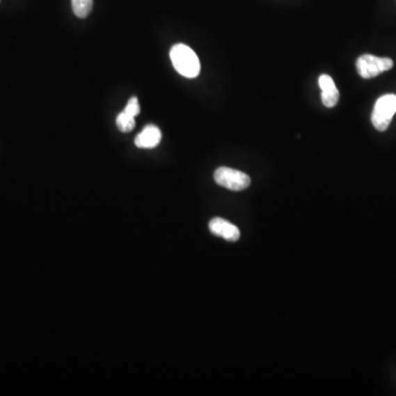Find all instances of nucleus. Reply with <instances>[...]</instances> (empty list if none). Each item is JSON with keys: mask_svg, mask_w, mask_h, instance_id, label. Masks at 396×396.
I'll list each match as a JSON object with an SVG mask.
<instances>
[{"mask_svg": "<svg viewBox=\"0 0 396 396\" xmlns=\"http://www.w3.org/2000/svg\"><path fill=\"white\" fill-rule=\"evenodd\" d=\"M174 68L187 79H195L200 72V63L196 53L185 45H175L170 52Z\"/></svg>", "mask_w": 396, "mask_h": 396, "instance_id": "nucleus-1", "label": "nucleus"}, {"mask_svg": "<svg viewBox=\"0 0 396 396\" xmlns=\"http://www.w3.org/2000/svg\"><path fill=\"white\" fill-rule=\"evenodd\" d=\"M395 113L396 95H384L375 102L372 117H371L373 126L379 132H386L388 126L391 125L392 119Z\"/></svg>", "mask_w": 396, "mask_h": 396, "instance_id": "nucleus-2", "label": "nucleus"}, {"mask_svg": "<svg viewBox=\"0 0 396 396\" xmlns=\"http://www.w3.org/2000/svg\"><path fill=\"white\" fill-rule=\"evenodd\" d=\"M214 179L218 185L230 189V191H235V192L247 189L251 184L249 175L241 171L226 168V166L218 168L214 174Z\"/></svg>", "mask_w": 396, "mask_h": 396, "instance_id": "nucleus-3", "label": "nucleus"}, {"mask_svg": "<svg viewBox=\"0 0 396 396\" xmlns=\"http://www.w3.org/2000/svg\"><path fill=\"white\" fill-rule=\"evenodd\" d=\"M357 71L360 77L369 79L377 77L393 68V61L388 58H379L371 54H363L357 60Z\"/></svg>", "mask_w": 396, "mask_h": 396, "instance_id": "nucleus-4", "label": "nucleus"}, {"mask_svg": "<svg viewBox=\"0 0 396 396\" xmlns=\"http://www.w3.org/2000/svg\"><path fill=\"white\" fill-rule=\"evenodd\" d=\"M209 230L215 236L221 237L225 240L235 242L240 239V230L234 223L225 221L223 218H214L209 223Z\"/></svg>", "mask_w": 396, "mask_h": 396, "instance_id": "nucleus-5", "label": "nucleus"}, {"mask_svg": "<svg viewBox=\"0 0 396 396\" xmlns=\"http://www.w3.org/2000/svg\"><path fill=\"white\" fill-rule=\"evenodd\" d=\"M320 90H322V102L327 108H333L337 105L339 100V90L331 77L327 74L320 75L318 79Z\"/></svg>", "mask_w": 396, "mask_h": 396, "instance_id": "nucleus-6", "label": "nucleus"}, {"mask_svg": "<svg viewBox=\"0 0 396 396\" xmlns=\"http://www.w3.org/2000/svg\"><path fill=\"white\" fill-rule=\"evenodd\" d=\"M162 134L158 127L150 125L145 127L138 136H136L134 143L136 147L141 149H153L160 143Z\"/></svg>", "mask_w": 396, "mask_h": 396, "instance_id": "nucleus-7", "label": "nucleus"}, {"mask_svg": "<svg viewBox=\"0 0 396 396\" xmlns=\"http://www.w3.org/2000/svg\"><path fill=\"white\" fill-rule=\"evenodd\" d=\"M94 5V0H72V8L75 16L84 19L90 15Z\"/></svg>", "mask_w": 396, "mask_h": 396, "instance_id": "nucleus-8", "label": "nucleus"}, {"mask_svg": "<svg viewBox=\"0 0 396 396\" xmlns=\"http://www.w3.org/2000/svg\"><path fill=\"white\" fill-rule=\"evenodd\" d=\"M116 124H117V127H118L121 132H126L127 134V132L134 130V126H136V120H134V117L122 111V113L117 116Z\"/></svg>", "mask_w": 396, "mask_h": 396, "instance_id": "nucleus-9", "label": "nucleus"}, {"mask_svg": "<svg viewBox=\"0 0 396 396\" xmlns=\"http://www.w3.org/2000/svg\"><path fill=\"white\" fill-rule=\"evenodd\" d=\"M124 111L125 113H128V115L132 116V117L136 118V116L140 113V105L139 102H138V98H130Z\"/></svg>", "mask_w": 396, "mask_h": 396, "instance_id": "nucleus-10", "label": "nucleus"}]
</instances>
